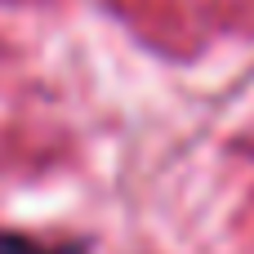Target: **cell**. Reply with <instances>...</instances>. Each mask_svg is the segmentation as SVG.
Here are the masks:
<instances>
[{"instance_id": "1", "label": "cell", "mask_w": 254, "mask_h": 254, "mask_svg": "<svg viewBox=\"0 0 254 254\" xmlns=\"http://www.w3.org/2000/svg\"><path fill=\"white\" fill-rule=\"evenodd\" d=\"M0 254H89V246L85 241H40V237L0 228Z\"/></svg>"}]
</instances>
